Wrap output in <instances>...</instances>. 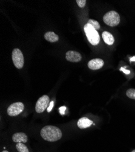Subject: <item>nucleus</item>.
I'll list each match as a JSON object with an SVG mask.
<instances>
[{
	"label": "nucleus",
	"mask_w": 135,
	"mask_h": 152,
	"mask_svg": "<svg viewBox=\"0 0 135 152\" xmlns=\"http://www.w3.org/2000/svg\"><path fill=\"white\" fill-rule=\"evenodd\" d=\"M62 132L56 126L47 125L41 130V136L44 140L49 142L57 141L62 137Z\"/></svg>",
	"instance_id": "1"
},
{
	"label": "nucleus",
	"mask_w": 135,
	"mask_h": 152,
	"mask_svg": "<svg viewBox=\"0 0 135 152\" xmlns=\"http://www.w3.org/2000/svg\"><path fill=\"white\" fill-rule=\"evenodd\" d=\"M84 29L89 42L93 45H98L100 41V37L97 31L88 23L85 25Z\"/></svg>",
	"instance_id": "2"
},
{
	"label": "nucleus",
	"mask_w": 135,
	"mask_h": 152,
	"mask_svg": "<svg viewBox=\"0 0 135 152\" xmlns=\"http://www.w3.org/2000/svg\"><path fill=\"white\" fill-rule=\"evenodd\" d=\"M120 16L116 12L112 10L106 13L103 17L104 22L109 26H116L120 23Z\"/></svg>",
	"instance_id": "3"
},
{
	"label": "nucleus",
	"mask_w": 135,
	"mask_h": 152,
	"mask_svg": "<svg viewBox=\"0 0 135 152\" xmlns=\"http://www.w3.org/2000/svg\"><path fill=\"white\" fill-rule=\"evenodd\" d=\"M12 60L15 67L18 69H21L24 66V56L21 50L16 48L12 51Z\"/></svg>",
	"instance_id": "4"
},
{
	"label": "nucleus",
	"mask_w": 135,
	"mask_h": 152,
	"mask_svg": "<svg viewBox=\"0 0 135 152\" xmlns=\"http://www.w3.org/2000/svg\"><path fill=\"white\" fill-rule=\"evenodd\" d=\"M50 103V99L47 95H44L41 97L37 102L35 106V110L38 113H43L48 107Z\"/></svg>",
	"instance_id": "5"
},
{
	"label": "nucleus",
	"mask_w": 135,
	"mask_h": 152,
	"mask_svg": "<svg viewBox=\"0 0 135 152\" xmlns=\"http://www.w3.org/2000/svg\"><path fill=\"white\" fill-rule=\"evenodd\" d=\"M24 105L21 102H15L11 104L7 108V114L10 116H16L22 112Z\"/></svg>",
	"instance_id": "6"
},
{
	"label": "nucleus",
	"mask_w": 135,
	"mask_h": 152,
	"mask_svg": "<svg viewBox=\"0 0 135 152\" xmlns=\"http://www.w3.org/2000/svg\"><path fill=\"white\" fill-rule=\"evenodd\" d=\"M66 58L67 60L71 62H79L82 59L81 55L79 53L74 51V50H69V51L67 52Z\"/></svg>",
	"instance_id": "7"
},
{
	"label": "nucleus",
	"mask_w": 135,
	"mask_h": 152,
	"mask_svg": "<svg viewBox=\"0 0 135 152\" xmlns=\"http://www.w3.org/2000/svg\"><path fill=\"white\" fill-rule=\"evenodd\" d=\"M104 61L101 58H95L90 60L88 63V67L92 70L101 69L104 65Z\"/></svg>",
	"instance_id": "8"
},
{
	"label": "nucleus",
	"mask_w": 135,
	"mask_h": 152,
	"mask_svg": "<svg viewBox=\"0 0 135 152\" xmlns=\"http://www.w3.org/2000/svg\"><path fill=\"white\" fill-rule=\"evenodd\" d=\"M14 142L17 143H26L27 142L28 138L27 135L24 133H17L12 136Z\"/></svg>",
	"instance_id": "9"
},
{
	"label": "nucleus",
	"mask_w": 135,
	"mask_h": 152,
	"mask_svg": "<svg viewBox=\"0 0 135 152\" xmlns=\"http://www.w3.org/2000/svg\"><path fill=\"white\" fill-rule=\"evenodd\" d=\"M93 123V121L87 118H81L78 120L77 125L79 129H84L89 127Z\"/></svg>",
	"instance_id": "10"
},
{
	"label": "nucleus",
	"mask_w": 135,
	"mask_h": 152,
	"mask_svg": "<svg viewBox=\"0 0 135 152\" xmlns=\"http://www.w3.org/2000/svg\"><path fill=\"white\" fill-rule=\"evenodd\" d=\"M102 37H103V39L104 40V42L106 44H107L108 45H112L114 43V42H115L114 37L112 35V34H110V32L104 31L102 34Z\"/></svg>",
	"instance_id": "11"
},
{
	"label": "nucleus",
	"mask_w": 135,
	"mask_h": 152,
	"mask_svg": "<svg viewBox=\"0 0 135 152\" xmlns=\"http://www.w3.org/2000/svg\"><path fill=\"white\" fill-rule=\"evenodd\" d=\"M44 38L47 41H48L49 42H51V43L56 42L59 39L58 36L56 34H55L53 32H46L44 35Z\"/></svg>",
	"instance_id": "12"
},
{
	"label": "nucleus",
	"mask_w": 135,
	"mask_h": 152,
	"mask_svg": "<svg viewBox=\"0 0 135 152\" xmlns=\"http://www.w3.org/2000/svg\"><path fill=\"white\" fill-rule=\"evenodd\" d=\"M16 148L19 152H29L28 148L22 143H17Z\"/></svg>",
	"instance_id": "13"
},
{
	"label": "nucleus",
	"mask_w": 135,
	"mask_h": 152,
	"mask_svg": "<svg viewBox=\"0 0 135 152\" xmlns=\"http://www.w3.org/2000/svg\"><path fill=\"white\" fill-rule=\"evenodd\" d=\"M87 23L90 24L91 26H92L96 31L98 30V29H100V23H98L97 21H96V20L90 19V20H89L88 21Z\"/></svg>",
	"instance_id": "14"
},
{
	"label": "nucleus",
	"mask_w": 135,
	"mask_h": 152,
	"mask_svg": "<svg viewBox=\"0 0 135 152\" xmlns=\"http://www.w3.org/2000/svg\"><path fill=\"white\" fill-rule=\"evenodd\" d=\"M126 95L128 97L135 100V89L131 88V89L128 90L126 91Z\"/></svg>",
	"instance_id": "15"
},
{
	"label": "nucleus",
	"mask_w": 135,
	"mask_h": 152,
	"mask_svg": "<svg viewBox=\"0 0 135 152\" xmlns=\"http://www.w3.org/2000/svg\"><path fill=\"white\" fill-rule=\"evenodd\" d=\"M77 3L79 7L81 8L84 7L85 4H86V1H85V0H77Z\"/></svg>",
	"instance_id": "16"
},
{
	"label": "nucleus",
	"mask_w": 135,
	"mask_h": 152,
	"mask_svg": "<svg viewBox=\"0 0 135 152\" xmlns=\"http://www.w3.org/2000/svg\"><path fill=\"white\" fill-rule=\"evenodd\" d=\"M53 105H54V102H53V101H52V102H50V104H49V106L47 108V111L48 112L51 111V110H52V108L53 107Z\"/></svg>",
	"instance_id": "17"
},
{
	"label": "nucleus",
	"mask_w": 135,
	"mask_h": 152,
	"mask_svg": "<svg viewBox=\"0 0 135 152\" xmlns=\"http://www.w3.org/2000/svg\"><path fill=\"white\" fill-rule=\"evenodd\" d=\"M66 110V107H60V108H59L60 114H61V115H64V111H65Z\"/></svg>",
	"instance_id": "18"
},
{
	"label": "nucleus",
	"mask_w": 135,
	"mask_h": 152,
	"mask_svg": "<svg viewBox=\"0 0 135 152\" xmlns=\"http://www.w3.org/2000/svg\"><path fill=\"white\" fill-rule=\"evenodd\" d=\"M121 71H123L124 73H126V74H130V71L127 70V69H125L124 68H121Z\"/></svg>",
	"instance_id": "19"
},
{
	"label": "nucleus",
	"mask_w": 135,
	"mask_h": 152,
	"mask_svg": "<svg viewBox=\"0 0 135 152\" xmlns=\"http://www.w3.org/2000/svg\"><path fill=\"white\" fill-rule=\"evenodd\" d=\"M130 61H135V57H133L132 58H130Z\"/></svg>",
	"instance_id": "20"
},
{
	"label": "nucleus",
	"mask_w": 135,
	"mask_h": 152,
	"mask_svg": "<svg viewBox=\"0 0 135 152\" xmlns=\"http://www.w3.org/2000/svg\"><path fill=\"white\" fill-rule=\"evenodd\" d=\"M2 152H9L8 151H6V150H4L3 151H2Z\"/></svg>",
	"instance_id": "21"
},
{
	"label": "nucleus",
	"mask_w": 135,
	"mask_h": 152,
	"mask_svg": "<svg viewBox=\"0 0 135 152\" xmlns=\"http://www.w3.org/2000/svg\"><path fill=\"white\" fill-rule=\"evenodd\" d=\"M131 152H135V150H133Z\"/></svg>",
	"instance_id": "22"
}]
</instances>
